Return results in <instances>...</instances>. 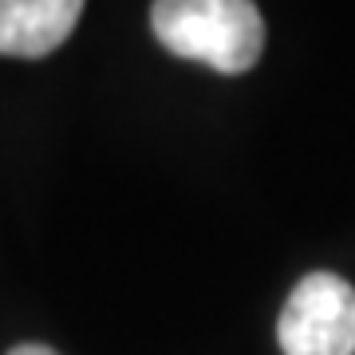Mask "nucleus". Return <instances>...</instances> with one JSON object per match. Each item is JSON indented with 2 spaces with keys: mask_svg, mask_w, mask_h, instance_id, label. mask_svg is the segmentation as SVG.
<instances>
[{
  "mask_svg": "<svg viewBox=\"0 0 355 355\" xmlns=\"http://www.w3.org/2000/svg\"><path fill=\"white\" fill-rule=\"evenodd\" d=\"M150 28L174 55L237 76L261 60L265 20L253 0H154Z\"/></svg>",
  "mask_w": 355,
  "mask_h": 355,
  "instance_id": "1",
  "label": "nucleus"
},
{
  "mask_svg": "<svg viewBox=\"0 0 355 355\" xmlns=\"http://www.w3.org/2000/svg\"><path fill=\"white\" fill-rule=\"evenodd\" d=\"M284 355H355V288L336 272H308L277 320Z\"/></svg>",
  "mask_w": 355,
  "mask_h": 355,
  "instance_id": "2",
  "label": "nucleus"
},
{
  "mask_svg": "<svg viewBox=\"0 0 355 355\" xmlns=\"http://www.w3.org/2000/svg\"><path fill=\"white\" fill-rule=\"evenodd\" d=\"M83 0H0V55H48L79 24Z\"/></svg>",
  "mask_w": 355,
  "mask_h": 355,
  "instance_id": "3",
  "label": "nucleus"
},
{
  "mask_svg": "<svg viewBox=\"0 0 355 355\" xmlns=\"http://www.w3.org/2000/svg\"><path fill=\"white\" fill-rule=\"evenodd\" d=\"M8 355H60V352H51L44 343H20V347H12Z\"/></svg>",
  "mask_w": 355,
  "mask_h": 355,
  "instance_id": "4",
  "label": "nucleus"
}]
</instances>
